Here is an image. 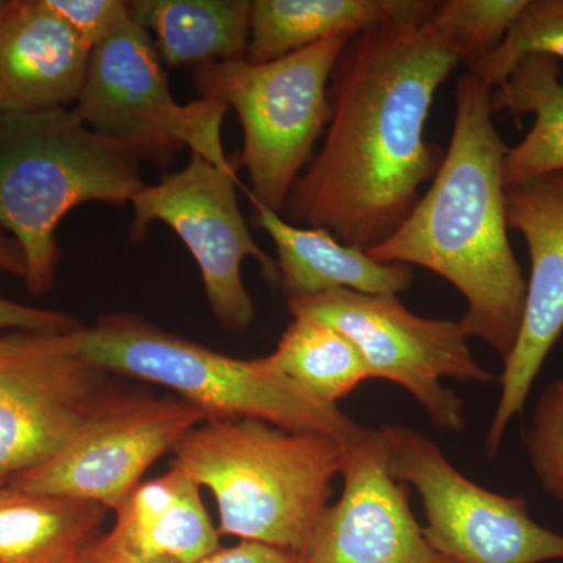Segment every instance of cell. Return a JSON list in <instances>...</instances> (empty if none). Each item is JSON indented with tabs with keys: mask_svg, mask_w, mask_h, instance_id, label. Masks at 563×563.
I'll return each mask as SVG.
<instances>
[{
	"mask_svg": "<svg viewBox=\"0 0 563 563\" xmlns=\"http://www.w3.org/2000/svg\"><path fill=\"white\" fill-rule=\"evenodd\" d=\"M439 2L413 0L346 44L329 85L325 140L282 210L368 251L409 217L444 151L426 140L435 92L462 57L433 20Z\"/></svg>",
	"mask_w": 563,
	"mask_h": 563,
	"instance_id": "cell-1",
	"label": "cell"
},
{
	"mask_svg": "<svg viewBox=\"0 0 563 563\" xmlns=\"http://www.w3.org/2000/svg\"><path fill=\"white\" fill-rule=\"evenodd\" d=\"M493 88L472 70L455 87L450 147L431 187L385 242L368 250L380 263L421 266L466 299L461 325L501 357L512 354L526 291L506 218L503 165L509 147L493 122Z\"/></svg>",
	"mask_w": 563,
	"mask_h": 563,
	"instance_id": "cell-2",
	"label": "cell"
},
{
	"mask_svg": "<svg viewBox=\"0 0 563 563\" xmlns=\"http://www.w3.org/2000/svg\"><path fill=\"white\" fill-rule=\"evenodd\" d=\"M173 453V465L217 499L220 536L301 558L344 462L339 440L257 418L206 420Z\"/></svg>",
	"mask_w": 563,
	"mask_h": 563,
	"instance_id": "cell-3",
	"label": "cell"
},
{
	"mask_svg": "<svg viewBox=\"0 0 563 563\" xmlns=\"http://www.w3.org/2000/svg\"><path fill=\"white\" fill-rule=\"evenodd\" d=\"M140 163L68 107L0 113V229L21 247L33 296L54 287L63 218L81 203H131L144 187Z\"/></svg>",
	"mask_w": 563,
	"mask_h": 563,
	"instance_id": "cell-4",
	"label": "cell"
},
{
	"mask_svg": "<svg viewBox=\"0 0 563 563\" xmlns=\"http://www.w3.org/2000/svg\"><path fill=\"white\" fill-rule=\"evenodd\" d=\"M84 361L110 374L162 385L211 418H257L346 444L363 431L277 369L272 357L236 358L181 339L139 314L110 313L66 332Z\"/></svg>",
	"mask_w": 563,
	"mask_h": 563,
	"instance_id": "cell-5",
	"label": "cell"
},
{
	"mask_svg": "<svg viewBox=\"0 0 563 563\" xmlns=\"http://www.w3.org/2000/svg\"><path fill=\"white\" fill-rule=\"evenodd\" d=\"M352 38L333 36L261 65L242 58L192 68V84L201 98L225 103L239 114L240 163L252 187L247 195L276 213L282 214L328 128L329 85Z\"/></svg>",
	"mask_w": 563,
	"mask_h": 563,
	"instance_id": "cell-6",
	"label": "cell"
},
{
	"mask_svg": "<svg viewBox=\"0 0 563 563\" xmlns=\"http://www.w3.org/2000/svg\"><path fill=\"white\" fill-rule=\"evenodd\" d=\"M74 106L85 125L118 141L140 162L163 169L188 147L221 172L236 174L221 136L231 109L213 99L176 102L154 41L131 14L91 51Z\"/></svg>",
	"mask_w": 563,
	"mask_h": 563,
	"instance_id": "cell-7",
	"label": "cell"
},
{
	"mask_svg": "<svg viewBox=\"0 0 563 563\" xmlns=\"http://www.w3.org/2000/svg\"><path fill=\"white\" fill-rule=\"evenodd\" d=\"M292 318H309L342 332L365 361L369 377L401 385L444 431L465 428L461 399L443 379L493 383L474 361L459 321L418 317L396 296L333 290L288 298Z\"/></svg>",
	"mask_w": 563,
	"mask_h": 563,
	"instance_id": "cell-8",
	"label": "cell"
},
{
	"mask_svg": "<svg viewBox=\"0 0 563 563\" xmlns=\"http://www.w3.org/2000/svg\"><path fill=\"white\" fill-rule=\"evenodd\" d=\"M111 376L74 352L66 332L0 333V487L109 410L125 393Z\"/></svg>",
	"mask_w": 563,
	"mask_h": 563,
	"instance_id": "cell-9",
	"label": "cell"
},
{
	"mask_svg": "<svg viewBox=\"0 0 563 563\" xmlns=\"http://www.w3.org/2000/svg\"><path fill=\"white\" fill-rule=\"evenodd\" d=\"M380 433L391 476L418 492L428 521L426 537L450 561H563V533L537 523L525 498L473 483L431 439L413 429L385 424Z\"/></svg>",
	"mask_w": 563,
	"mask_h": 563,
	"instance_id": "cell-10",
	"label": "cell"
},
{
	"mask_svg": "<svg viewBox=\"0 0 563 563\" xmlns=\"http://www.w3.org/2000/svg\"><path fill=\"white\" fill-rule=\"evenodd\" d=\"M239 177L221 172L190 152L180 172L158 184L146 185L133 196L131 239L139 242L154 222L172 228L190 251L214 318L231 332H244L255 318L242 265L254 258L266 279L279 285L277 262L258 246L247 228L236 196Z\"/></svg>",
	"mask_w": 563,
	"mask_h": 563,
	"instance_id": "cell-11",
	"label": "cell"
},
{
	"mask_svg": "<svg viewBox=\"0 0 563 563\" xmlns=\"http://www.w3.org/2000/svg\"><path fill=\"white\" fill-rule=\"evenodd\" d=\"M206 420L202 410L181 399L125 391L60 453L18 474L5 487L117 510L141 484L143 474Z\"/></svg>",
	"mask_w": 563,
	"mask_h": 563,
	"instance_id": "cell-12",
	"label": "cell"
},
{
	"mask_svg": "<svg viewBox=\"0 0 563 563\" xmlns=\"http://www.w3.org/2000/svg\"><path fill=\"white\" fill-rule=\"evenodd\" d=\"M509 229L525 239L531 276L520 333L504 363L501 396L488 428L485 451L498 454L510 421L523 412L532 385L563 332V172L506 187Z\"/></svg>",
	"mask_w": 563,
	"mask_h": 563,
	"instance_id": "cell-13",
	"label": "cell"
},
{
	"mask_svg": "<svg viewBox=\"0 0 563 563\" xmlns=\"http://www.w3.org/2000/svg\"><path fill=\"white\" fill-rule=\"evenodd\" d=\"M343 493L314 526L307 563H454L410 510L406 484L388 470L383 433L363 428L344 444Z\"/></svg>",
	"mask_w": 563,
	"mask_h": 563,
	"instance_id": "cell-14",
	"label": "cell"
},
{
	"mask_svg": "<svg viewBox=\"0 0 563 563\" xmlns=\"http://www.w3.org/2000/svg\"><path fill=\"white\" fill-rule=\"evenodd\" d=\"M90 57L46 0H0V113L76 103Z\"/></svg>",
	"mask_w": 563,
	"mask_h": 563,
	"instance_id": "cell-15",
	"label": "cell"
},
{
	"mask_svg": "<svg viewBox=\"0 0 563 563\" xmlns=\"http://www.w3.org/2000/svg\"><path fill=\"white\" fill-rule=\"evenodd\" d=\"M255 224L276 244L282 290L288 298L350 290L396 296L413 282L412 268L380 263L357 246H347L324 229L291 224L280 213L251 198Z\"/></svg>",
	"mask_w": 563,
	"mask_h": 563,
	"instance_id": "cell-16",
	"label": "cell"
},
{
	"mask_svg": "<svg viewBox=\"0 0 563 563\" xmlns=\"http://www.w3.org/2000/svg\"><path fill=\"white\" fill-rule=\"evenodd\" d=\"M199 485L176 465L163 476L136 485L114 510L111 536L146 559L199 563L220 550Z\"/></svg>",
	"mask_w": 563,
	"mask_h": 563,
	"instance_id": "cell-17",
	"label": "cell"
},
{
	"mask_svg": "<svg viewBox=\"0 0 563 563\" xmlns=\"http://www.w3.org/2000/svg\"><path fill=\"white\" fill-rule=\"evenodd\" d=\"M129 13L168 66L246 58L250 0H132Z\"/></svg>",
	"mask_w": 563,
	"mask_h": 563,
	"instance_id": "cell-18",
	"label": "cell"
},
{
	"mask_svg": "<svg viewBox=\"0 0 563 563\" xmlns=\"http://www.w3.org/2000/svg\"><path fill=\"white\" fill-rule=\"evenodd\" d=\"M413 0H252L244 60H279L333 36H355L410 9Z\"/></svg>",
	"mask_w": 563,
	"mask_h": 563,
	"instance_id": "cell-19",
	"label": "cell"
},
{
	"mask_svg": "<svg viewBox=\"0 0 563 563\" xmlns=\"http://www.w3.org/2000/svg\"><path fill=\"white\" fill-rule=\"evenodd\" d=\"M559 69L553 57L526 55L493 90V113L533 114L531 131L521 143L509 147L504 158L506 187L563 172V84Z\"/></svg>",
	"mask_w": 563,
	"mask_h": 563,
	"instance_id": "cell-20",
	"label": "cell"
},
{
	"mask_svg": "<svg viewBox=\"0 0 563 563\" xmlns=\"http://www.w3.org/2000/svg\"><path fill=\"white\" fill-rule=\"evenodd\" d=\"M106 510L0 487V563H74L95 539Z\"/></svg>",
	"mask_w": 563,
	"mask_h": 563,
	"instance_id": "cell-21",
	"label": "cell"
},
{
	"mask_svg": "<svg viewBox=\"0 0 563 563\" xmlns=\"http://www.w3.org/2000/svg\"><path fill=\"white\" fill-rule=\"evenodd\" d=\"M269 357L303 390L333 406L372 379L361 352L346 335L309 318H292Z\"/></svg>",
	"mask_w": 563,
	"mask_h": 563,
	"instance_id": "cell-22",
	"label": "cell"
},
{
	"mask_svg": "<svg viewBox=\"0 0 563 563\" xmlns=\"http://www.w3.org/2000/svg\"><path fill=\"white\" fill-rule=\"evenodd\" d=\"M526 55L563 58V0H528L501 46L468 70L495 90Z\"/></svg>",
	"mask_w": 563,
	"mask_h": 563,
	"instance_id": "cell-23",
	"label": "cell"
},
{
	"mask_svg": "<svg viewBox=\"0 0 563 563\" xmlns=\"http://www.w3.org/2000/svg\"><path fill=\"white\" fill-rule=\"evenodd\" d=\"M528 0H446L433 20L462 60L472 66L501 46Z\"/></svg>",
	"mask_w": 563,
	"mask_h": 563,
	"instance_id": "cell-24",
	"label": "cell"
},
{
	"mask_svg": "<svg viewBox=\"0 0 563 563\" xmlns=\"http://www.w3.org/2000/svg\"><path fill=\"white\" fill-rule=\"evenodd\" d=\"M525 448L540 487L563 506V379L551 380L533 406Z\"/></svg>",
	"mask_w": 563,
	"mask_h": 563,
	"instance_id": "cell-25",
	"label": "cell"
},
{
	"mask_svg": "<svg viewBox=\"0 0 563 563\" xmlns=\"http://www.w3.org/2000/svg\"><path fill=\"white\" fill-rule=\"evenodd\" d=\"M46 2L91 51L131 14L129 3L122 0H46Z\"/></svg>",
	"mask_w": 563,
	"mask_h": 563,
	"instance_id": "cell-26",
	"label": "cell"
},
{
	"mask_svg": "<svg viewBox=\"0 0 563 563\" xmlns=\"http://www.w3.org/2000/svg\"><path fill=\"white\" fill-rule=\"evenodd\" d=\"M80 325L81 322L69 314L55 312V310L35 309L0 296V333L68 332Z\"/></svg>",
	"mask_w": 563,
	"mask_h": 563,
	"instance_id": "cell-27",
	"label": "cell"
},
{
	"mask_svg": "<svg viewBox=\"0 0 563 563\" xmlns=\"http://www.w3.org/2000/svg\"><path fill=\"white\" fill-rule=\"evenodd\" d=\"M199 563H307L301 555L268 544L240 542L235 547L220 548Z\"/></svg>",
	"mask_w": 563,
	"mask_h": 563,
	"instance_id": "cell-28",
	"label": "cell"
},
{
	"mask_svg": "<svg viewBox=\"0 0 563 563\" xmlns=\"http://www.w3.org/2000/svg\"><path fill=\"white\" fill-rule=\"evenodd\" d=\"M74 563H177L166 559H146L133 553L128 547L118 542L111 532L95 537L77 555Z\"/></svg>",
	"mask_w": 563,
	"mask_h": 563,
	"instance_id": "cell-29",
	"label": "cell"
},
{
	"mask_svg": "<svg viewBox=\"0 0 563 563\" xmlns=\"http://www.w3.org/2000/svg\"><path fill=\"white\" fill-rule=\"evenodd\" d=\"M0 272L24 279L25 265L21 247L9 235L0 231Z\"/></svg>",
	"mask_w": 563,
	"mask_h": 563,
	"instance_id": "cell-30",
	"label": "cell"
}]
</instances>
